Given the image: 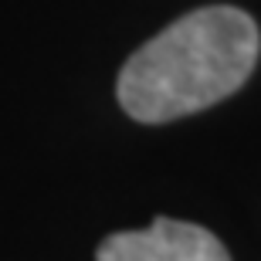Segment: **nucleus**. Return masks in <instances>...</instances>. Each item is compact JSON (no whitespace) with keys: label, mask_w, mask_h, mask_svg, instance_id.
Masks as SVG:
<instances>
[{"label":"nucleus","mask_w":261,"mask_h":261,"mask_svg":"<svg viewBox=\"0 0 261 261\" xmlns=\"http://www.w3.org/2000/svg\"><path fill=\"white\" fill-rule=\"evenodd\" d=\"M261 34L238 7H200L149 38L119 71V102L136 122H173L234 95L254 71Z\"/></svg>","instance_id":"nucleus-1"},{"label":"nucleus","mask_w":261,"mask_h":261,"mask_svg":"<svg viewBox=\"0 0 261 261\" xmlns=\"http://www.w3.org/2000/svg\"><path fill=\"white\" fill-rule=\"evenodd\" d=\"M95 261H231V254L200 224L156 217L143 231L109 234Z\"/></svg>","instance_id":"nucleus-2"}]
</instances>
